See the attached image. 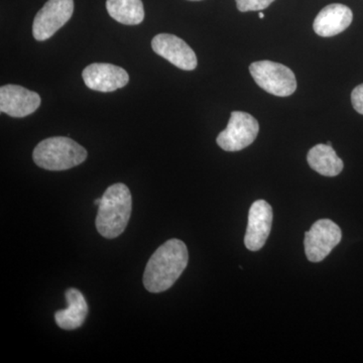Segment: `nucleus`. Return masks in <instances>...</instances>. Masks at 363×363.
I'll return each mask as SVG.
<instances>
[{
	"instance_id": "obj_1",
	"label": "nucleus",
	"mask_w": 363,
	"mask_h": 363,
	"mask_svg": "<svg viewBox=\"0 0 363 363\" xmlns=\"http://www.w3.org/2000/svg\"><path fill=\"white\" fill-rule=\"evenodd\" d=\"M189 252L185 243L172 238L150 257L143 274V285L150 293L169 290L188 266Z\"/></svg>"
},
{
	"instance_id": "obj_2",
	"label": "nucleus",
	"mask_w": 363,
	"mask_h": 363,
	"mask_svg": "<svg viewBox=\"0 0 363 363\" xmlns=\"http://www.w3.org/2000/svg\"><path fill=\"white\" fill-rule=\"evenodd\" d=\"M98 208L96 228L105 238H118L125 230L133 210L130 189L123 183L106 189Z\"/></svg>"
},
{
	"instance_id": "obj_3",
	"label": "nucleus",
	"mask_w": 363,
	"mask_h": 363,
	"mask_svg": "<svg viewBox=\"0 0 363 363\" xmlns=\"http://www.w3.org/2000/svg\"><path fill=\"white\" fill-rule=\"evenodd\" d=\"M33 162L48 171H65L79 166L87 159L82 145L65 136L42 140L33 150Z\"/></svg>"
},
{
	"instance_id": "obj_4",
	"label": "nucleus",
	"mask_w": 363,
	"mask_h": 363,
	"mask_svg": "<svg viewBox=\"0 0 363 363\" xmlns=\"http://www.w3.org/2000/svg\"><path fill=\"white\" fill-rule=\"evenodd\" d=\"M250 72L255 83L274 96H291L297 89V80L294 72L276 62H255L250 66Z\"/></svg>"
},
{
	"instance_id": "obj_5",
	"label": "nucleus",
	"mask_w": 363,
	"mask_h": 363,
	"mask_svg": "<svg viewBox=\"0 0 363 363\" xmlns=\"http://www.w3.org/2000/svg\"><path fill=\"white\" fill-rule=\"evenodd\" d=\"M259 124L250 113L233 111L225 130L217 136L216 143L226 152H240L252 145L259 135Z\"/></svg>"
},
{
	"instance_id": "obj_6",
	"label": "nucleus",
	"mask_w": 363,
	"mask_h": 363,
	"mask_svg": "<svg viewBox=\"0 0 363 363\" xmlns=\"http://www.w3.org/2000/svg\"><path fill=\"white\" fill-rule=\"evenodd\" d=\"M342 238L340 227L329 219H321L313 224L305 233V252L312 262H320L326 259Z\"/></svg>"
},
{
	"instance_id": "obj_7",
	"label": "nucleus",
	"mask_w": 363,
	"mask_h": 363,
	"mask_svg": "<svg viewBox=\"0 0 363 363\" xmlns=\"http://www.w3.org/2000/svg\"><path fill=\"white\" fill-rule=\"evenodd\" d=\"M74 13V0H48L33 20V35L43 42L66 25Z\"/></svg>"
},
{
	"instance_id": "obj_8",
	"label": "nucleus",
	"mask_w": 363,
	"mask_h": 363,
	"mask_svg": "<svg viewBox=\"0 0 363 363\" xmlns=\"http://www.w3.org/2000/svg\"><path fill=\"white\" fill-rule=\"evenodd\" d=\"M154 52L177 68L185 71L195 70L197 67V56L190 45L171 33H160L152 40Z\"/></svg>"
},
{
	"instance_id": "obj_9",
	"label": "nucleus",
	"mask_w": 363,
	"mask_h": 363,
	"mask_svg": "<svg viewBox=\"0 0 363 363\" xmlns=\"http://www.w3.org/2000/svg\"><path fill=\"white\" fill-rule=\"evenodd\" d=\"M40 102L38 93L20 85H4L0 88V111L11 117L21 118L30 116L39 108Z\"/></svg>"
},
{
	"instance_id": "obj_10",
	"label": "nucleus",
	"mask_w": 363,
	"mask_h": 363,
	"mask_svg": "<svg viewBox=\"0 0 363 363\" xmlns=\"http://www.w3.org/2000/svg\"><path fill=\"white\" fill-rule=\"evenodd\" d=\"M85 85L99 92H113L128 85L130 76L121 67L107 63H94L86 67L82 73Z\"/></svg>"
},
{
	"instance_id": "obj_11",
	"label": "nucleus",
	"mask_w": 363,
	"mask_h": 363,
	"mask_svg": "<svg viewBox=\"0 0 363 363\" xmlns=\"http://www.w3.org/2000/svg\"><path fill=\"white\" fill-rule=\"evenodd\" d=\"M272 225V209L264 200H257L252 205L248 214V224L245 245L247 250L257 252L266 245Z\"/></svg>"
},
{
	"instance_id": "obj_12",
	"label": "nucleus",
	"mask_w": 363,
	"mask_h": 363,
	"mask_svg": "<svg viewBox=\"0 0 363 363\" xmlns=\"http://www.w3.org/2000/svg\"><path fill=\"white\" fill-rule=\"evenodd\" d=\"M352 21L350 7L340 4H329L318 13L313 28L320 37L330 38L347 30Z\"/></svg>"
},
{
	"instance_id": "obj_13",
	"label": "nucleus",
	"mask_w": 363,
	"mask_h": 363,
	"mask_svg": "<svg viewBox=\"0 0 363 363\" xmlns=\"http://www.w3.org/2000/svg\"><path fill=\"white\" fill-rule=\"evenodd\" d=\"M68 307L55 314V320L60 328L64 330H75L84 324L88 315V305L84 296L75 288L66 291Z\"/></svg>"
},
{
	"instance_id": "obj_14",
	"label": "nucleus",
	"mask_w": 363,
	"mask_h": 363,
	"mask_svg": "<svg viewBox=\"0 0 363 363\" xmlns=\"http://www.w3.org/2000/svg\"><path fill=\"white\" fill-rule=\"evenodd\" d=\"M307 161L315 172L325 177L338 176L344 168L342 160L333 147L323 143L315 145L309 150Z\"/></svg>"
},
{
	"instance_id": "obj_15",
	"label": "nucleus",
	"mask_w": 363,
	"mask_h": 363,
	"mask_svg": "<svg viewBox=\"0 0 363 363\" xmlns=\"http://www.w3.org/2000/svg\"><path fill=\"white\" fill-rule=\"evenodd\" d=\"M106 9L109 16L123 25H140L145 18L142 0H107Z\"/></svg>"
},
{
	"instance_id": "obj_16",
	"label": "nucleus",
	"mask_w": 363,
	"mask_h": 363,
	"mask_svg": "<svg viewBox=\"0 0 363 363\" xmlns=\"http://www.w3.org/2000/svg\"><path fill=\"white\" fill-rule=\"evenodd\" d=\"M238 11L241 13L247 11H264L267 9L274 0H235Z\"/></svg>"
},
{
	"instance_id": "obj_17",
	"label": "nucleus",
	"mask_w": 363,
	"mask_h": 363,
	"mask_svg": "<svg viewBox=\"0 0 363 363\" xmlns=\"http://www.w3.org/2000/svg\"><path fill=\"white\" fill-rule=\"evenodd\" d=\"M353 108L363 116V84L357 86L351 93Z\"/></svg>"
},
{
	"instance_id": "obj_18",
	"label": "nucleus",
	"mask_w": 363,
	"mask_h": 363,
	"mask_svg": "<svg viewBox=\"0 0 363 363\" xmlns=\"http://www.w3.org/2000/svg\"><path fill=\"white\" fill-rule=\"evenodd\" d=\"M102 198H98V199L95 200L94 204L97 205V206H99L100 203H101Z\"/></svg>"
},
{
	"instance_id": "obj_19",
	"label": "nucleus",
	"mask_w": 363,
	"mask_h": 363,
	"mask_svg": "<svg viewBox=\"0 0 363 363\" xmlns=\"http://www.w3.org/2000/svg\"><path fill=\"white\" fill-rule=\"evenodd\" d=\"M259 18H264V13H259Z\"/></svg>"
},
{
	"instance_id": "obj_20",
	"label": "nucleus",
	"mask_w": 363,
	"mask_h": 363,
	"mask_svg": "<svg viewBox=\"0 0 363 363\" xmlns=\"http://www.w3.org/2000/svg\"><path fill=\"white\" fill-rule=\"evenodd\" d=\"M190 1H201V0H190Z\"/></svg>"
}]
</instances>
